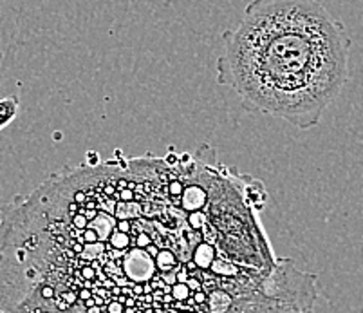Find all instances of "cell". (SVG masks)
<instances>
[{
    "label": "cell",
    "mask_w": 363,
    "mask_h": 313,
    "mask_svg": "<svg viewBox=\"0 0 363 313\" xmlns=\"http://www.w3.org/2000/svg\"><path fill=\"white\" fill-rule=\"evenodd\" d=\"M217 158L52 172L0 216L4 313H272L253 177Z\"/></svg>",
    "instance_id": "cell-1"
},
{
    "label": "cell",
    "mask_w": 363,
    "mask_h": 313,
    "mask_svg": "<svg viewBox=\"0 0 363 313\" xmlns=\"http://www.w3.org/2000/svg\"><path fill=\"white\" fill-rule=\"evenodd\" d=\"M351 36L318 0H252L223 33L217 84L247 113L316 127L349 80Z\"/></svg>",
    "instance_id": "cell-2"
},
{
    "label": "cell",
    "mask_w": 363,
    "mask_h": 313,
    "mask_svg": "<svg viewBox=\"0 0 363 313\" xmlns=\"http://www.w3.org/2000/svg\"><path fill=\"white\" fill-rule=\"evenodd\" d=\"M0 313H4V312H2V309H0Z\"/></svg>",
    "instance_id": "cell-6"
},
{
    "label": "cell",
    "mask_w": 363,
    "mask_h": 313,
    "mask_svg": "<svg viewBox=\"0 0 363 313\" xmlns=\"http://www.w3.org/2000/svg\"><path fill=\"white\" fill-rule=\"evenodd\" d=\"M2 58H4V53H2V49H0V64H2Z\"/></svg>",
    "instance_id": "cell-5"
},
{
    "label": "cell",
    "mask_w": 363,
    "mask_h": 313,
    "mask_svg": "<svg viewBox=\"0 0 363 313\" xmlns=\"http://www.w3.org/2000/svg\"><path fill=\"white\" fill-rule=\"evenodd\" d=\"M272 313H315V301H286L275 302Z\"/></svg>",
    "instance_id": "cell-4"
},
{
    "label": "cell",
    "mask_w": 363,
    "mask_h": 313,
    "mask_svg": "<svg viewBox=\"0 0 363 313\" xmlns=\"http://www.w3.org/2000/svg\"><path fill=\"white\" fill-rule=\"evenodd\" d=\"M18 109H21V100H18L16 94L0 98V131L15 120L16 114H18Z\"/></svg>",
    "instance_id": "cell-3"
}]
</instances>
